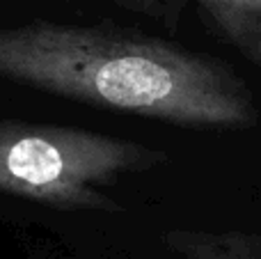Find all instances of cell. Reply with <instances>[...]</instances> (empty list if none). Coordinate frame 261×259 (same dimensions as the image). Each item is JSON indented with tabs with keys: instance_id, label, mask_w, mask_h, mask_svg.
<instances>
[{
	"instance_id": "obj_1",
	"label": "cell",
	"mask_w": 261,
	"mask_h": 259,
	"mask_svg": "<svg viewBox=\"0 0 261 259\" xmlns=\"http://www.w3.org/2000/svg\"><path fill=\"white\" fill-rule=\"evenodd\" d=\"M0 78L184 128H248L250 87L216 55L115 23L0 28Z\"/></svg>"
},
{
	"instance_id": "obj_2",
	"label": "cell",
	"mask_w": 261,
	"mask_h": 259,
	"mask_svg": "<svg viewBox=\"0 0 261 259\" xmlns=\"http://www.w3.org/2000/svg\"><path fill=\"white\" fill-rule=\"evenodd\" d=\"M167 151L62 124L0 119V193L60 211H117L103 188L167 163Z\"/></svg>"
},
{
	"instance_id": "obj_3",
	"label": "cell",
	"mask_w": 261,
	"mask_h": 259,
	"mask_svg": "<svg viewBox=\"0 0 261 259\" xmlns=\"http://www.w3.org/2000/svg\"><path fill=\"white\" fill-rule=\"evenodd\" d=\"M220 41L261 67V0H195Z\"/></svg>"
},
{
	"instance_id": "obj_4",
	"label": "cell",
	"mask_w": 261,
	"mask_h": 259,
	"mask_svg": "<svg viewBox=\"0 0 261 259\" xmlns=\"http://www.w3.org/2000/svg\"><path fill=\"white\" fill-rule=\"evenodd\" d=\"M161 239L181 259H261V234L257 232L170 229Z\"/></svg>"
},
{
	"instance_id": "obj_5",
	"label": "cell",
	"mask_w": 261,
	"mask_h": 259,
	"mask_svg": "<svg viewBox=\"0 0 261 259\" xmlns=\"http://www.w3.org/2000/svg\"><path fill=\"white\" fill-rule=\"evenodd\" d=\"M113 3L133 14L153 18L161 25H165L167 30H174L184 16L186 7L195 0H113Z\"/></svg>"
}]
</instances>
